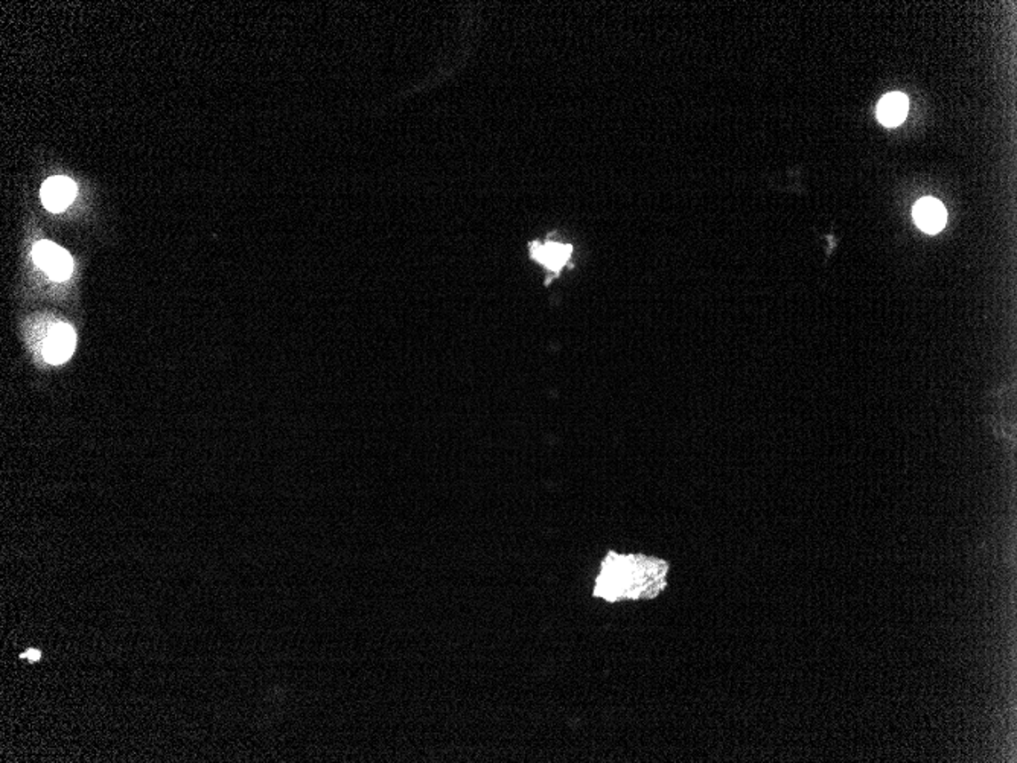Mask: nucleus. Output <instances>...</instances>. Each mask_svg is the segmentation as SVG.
I'll use <instances>...</instances> for the list:
<instances>
[{"label": "nucleus", "instance_id": "20e7f679", "mask_svg": "<svg viewBox=\"0 0 1017 763\" xmlns=\"http://www.w3.org/2000/svg\"><path fill=\"white\" fill-rule=\"evenodd\" d=\"M40 197L44 208L51 212H61L76 197V185L68 177H51L43 183Z\"/></svg>", "mask_w": 1017, "mask_h": 763}, {"label": "nucleus", "instance_id": "423d86ee", "mask_svg": "<svg viewBox=\"0 0 1017 763\" xmlns=\"http://www.w3.org/2000/svg\"><path fill=\"white\" fill-rule=\"evenodd\" d=\"M912 215L916 219V225L923 232L931 234V235L943 230L946 221H948V211L944 208L943 203L931 197L918 200L914 206Z\"/></svg>", "mask_w": 1017, "mask_h": 763}, {"label": "nucleus", "instance_id": "6e6552de", "mask_svg": "<svg viewBox=\"0 0 1017 763\" xmlns=\"http://www.w3.org/2000/svg\"><path fill=\"white\" fill-rule=\"evenodd\" d=\"M21 658H27L29 662L36 663L42 658V652L38 651V649H28V651L21 656Z\"/></svg>", "mask_w": 1017, "mask_h": 763}, {"label": "nucleus", "instance_id": "39448f33", "mask_svg": "<svg viewBox=\"0 0 1017 763\" xmlns=\"http://www.w3.org/2000/svg\"><path fill=\"white\" fill-rule=\"evenodd\" d=\"M573 247L570 244H562L556 241H547L544 244L532 242L530 244V257L535 261L543 264L549 272L558 273L570 261Z\"/></svg>", "mask_w": 1017, "mask_h": 763}, {"label": "nucleus", "instance_id": "7ed1b4c3", "mask_svg": "<svg viewBox=\"0 0 1017 763\" xmlns=\"http://www.w3.org/2000/svg\"><path fill=\"white\" fill-rule=\"evenodd\" d=\"M75 345H76V336L72 326L66 323L52 326L43 349L44 360L51 364L64 363L74 354Z\"/></svg>", "mask_w": 1017, "mask_h": 763}, {"label": "nucleus", "instance_id": "f257e3e1", "mask_svg": "<svg viewBox=\"0 0 1017 763\" xmlns=\"http://www.w3.org/2000/svg\"><path fill=\"white\" fill-rule=\"evenodd\" d=\"M664 560L643 555H618L611 552L605 558L597 577L594 596L609 602L624 599H652L666 587Z\"/></svg>", "mask_w": 1017, "mask_h": 763}, {"label": "nucleus", "instance_id": "0eeeda50", "mask_svg": "<svg viewBox=\"0 0 1017 763\" xmlns=\"http://www.w3.org/2000/svg\"><path fill=\"white\" fill-rule=\"evenodd\" d=\"M910 108V99L903 93H888L879 101L878 119L885 127H897L903 123Z\"/></svg>", "mask_w": 1017, "mask_h": 763}, {"label": "nucleus", "instance_id": "f03ea898", "mask_svg": "<svg viewBox=\"0 0 1017 763\" xmlns=\"http://www.w3.org/2000/svg\"><path fill=\"white\" fill-rule=\"evenodd\" d=\"M34 261L38 267L48 273L53 281H66L74 272V262L69 253L51 241H40L32 251Z\"/></svg>", "mask_w": 1017, "mask_h": 763}]
</instances>
